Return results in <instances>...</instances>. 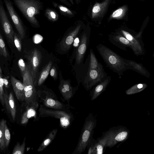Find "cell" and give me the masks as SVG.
Wrapping results in <instances>:
<instances>
[{
    "label": "cell",
    "mask_w": 154,
    "mask_h": 154,
    "mask_svg": "<svg viewBox=\"0 0 154 154\" xmlns=\"http://www.w3.org/2000/svg\"><path fill=\"white\" fill-rule=\"evenodd\" d=\"M4 97L5 106L7 110L11 116L13 121H14L16 116V109L14 99L12 92H11L8 95L6 91H4Z\"/></svg>",
    "instance_id": "obj_19"
},
{
    "label": "cell",
    "mask_w": 154,
    "mask_h": 154,
    "mask_svg": "<svg viewBox=\"0 0 154 154\" xmlns=\"http://www.w3.org/2000/svg\"><path fill=\"white\" fill-rule=\"evenodd\" d=\"M6 121L2 119L0 121V149L4 150L5 148L4 138V127Z\"/></svg>",
    "instance_id": "obj_27"
},
{
    "label": "cell",
    "mask_w": 154,
    "mask_h": 154,
    "mask_svg": "<svg viewBox=\"0 0 154 154\" xmlns=\"http://www.w3.org/2000/svg\"><path fill=\"white\" fill-rule=\"evenodd\" d=\"M107 76L103 66L96 69L87 70L83 82L85 89L88 91Z\"/></svg>",
    "instance_id": "obj_8"
},
{
    "label": "cell",
    "mask_w": 154,
    "mask_h": 154,
    "mask_svg": "<svg viewBox=\"0 0 154 154\" xmlns=\"http://www.w3.org/2000/svg\"><path fill=\"white\" fill-rule=\"evenodd\" d=\"M4 85L7 88H9V83L8 79L6 78H3Z\"/></svg>",
    "instance_id": "obj_38"
},
{
    "label": "cell",
    "mask_w": 154,
    "mask_h": 154,
    "mask_svg": "<svg viewBox=\"0 0 154 154\" xmlns=\"http://www.w3.org/2000/svg\"><path fill=\"white\" fill-rule=\"evenodd\" d=\"M125 8L122 7L117 9L113 12L111 17L113 18H118L122 17L125 14Z\"/></svg>",
    "instance_id": "obj_32"
},
{
    "label": "cell",
    "mask_w": 154,
    "mask_h": 154,
    "mask_svg": "<svg viewBox=\"0 0 154 154\" xmlns=\"http://www.w3.org/2000/svg\"><path fill=\"white\" fill-rule=\"evenodd\" d=\"M129 134L130 131L126 127L119 125L110 128L97 139L106 147L112 148L118 143L125 141Z\"/></svg>",
    "instance_id": "obj_3"
},
{
    "label": "cell",
    "mask_w": 154,
    "mask_h": 154,
    "mask_svg": "<svg viewBox=\"0 0 154 154\" xmlns=\"http://www.w3.org/2000/svg\"><path fill=\"white\" fill-rule=\"evenodd\" d=\"M50 73L51 76L55 80L57 79V71L54 66H53L51 69L50 71Z\"/></svg>",
    "instance_id": "obj_35"
},
{
    "label": "cell",
    "mask_w": 154,
    "mask_h": 154,
    "mask_svg": "<svg viewBox=\"0 0 154 154\" xmlns=\"http://www.w3.org/2000/svg\"><path fill=\"white\" fill-rule=\"evenodd\" d=\"M111 79V76H107L93 87L90 94L91 100H93L97 99L106 90L110 83Z\"/></svg>",
    "instance_id": "obj_15"
},
{
    "label": "cell",
    "mask_w": 154,
    "mask_h": 154,
    "mask_svg": "<svg viewBox=\"0 0 154 154\" xmlns=\"http://www.w3.org/2000/svg\"><path fill=\"white\" fill-rule=\"evenodd\" d=\"M85 32L82 35L76 54V62L79 64L82 61L88 47L89 36Z\"/></svg>",
    "instance_id": "obj_17"
},
{
    "label": "cell",
    "mask_w": 154,
    "mask_h": 154,
    "mask_svg": "<svg viewBox=\"0 0 154 154\" xmlns=\"http://www.w3.org/2000/svg\"><path fill=\"white\" fill-rule=\"evenodd\" d=\"M76 1H79V0H76Z\"/></svg>",
    "instance_id": "obj_41"
},
{
    "label": "cell",
    "mask_w": 154,
    "mask_h": 154,
    "mask_svg": "<svg viewBox=\"0 0 154 154\" xmlns=\"http://www.w3.org/2000/svg\"><path fill=\"white\" fill-rule=\"evenodd\" d=\"M147 86V84L146 83L136 84L127 90L125 92L127 95L134 94L142 91Z\"/></svg>",
    "instance_id": "obj_26"
},
{
    "label": "cell",
    "mask_w": 154,
    "mask_h": 154,
    "mask_svg": "<svg viewBox=\"0 0 154 154\" xmlns=\"http://www.w3.org/2000/svg\"><path fill=\"white\" fill-rule=\"evenodd\" d=\"M26 64V70L22 75L24 86V106L39 103L37 92L35 87L31 72L28 65Z\"/></svg>",
    "instance_id": "obj_6"
},
{
    "label": "cell",
    "mask_w": 154,
    "mask_h": 154,
    "mask_svg": "<svg viewBox=\"0 0 154 154\" xmlns=\"http://www.w3.org/2000/svg\"><path fill=\"white\" fill-rule=\"evenodd\" d=\"M15 6L25 17L33 26L38 27L39 24L36 15L40 12L41 5L36 0H12Z\"/></svg>",
    "instance_id": "obj_4"
},
{
    "label": "cell",
    "mask_w": 154,
    "mask_h": 154,
    "mask_svg": "<svg viewBox=\"0 0 154 154\" xmlns=\"http://www.w3.org/2000/svg\"><path fill=\"white\" fill-rule=\"evenodd\" d=\"M6 8L14 24L21 39L25 37V30L23 23L16 12L11 0H3Z\"/></svg>",
    "instance_id": "obj_11"
},
{
    "label": "cell",
    "mask_w": 154,
    "mask_h": 154,
    "mask_svg": "<svg viewBox=\"0 0 154 154\" xmlns=\"http://www.w3.org/2000/svg\"><path fill=\"white\" fill-rule=\"evenodd\" d=\"M108 39L113 45L120 49L126 51L127 48L131 49L132 47L131 43L124 37L118 32L111 34L108 35Z\"/></svg>",
    "instance_id": "obj_14"
},
{
    "label": "cell",
    "mask_w": 154,
    "mask_h": 154,
    "mask_svg": "<svg viewBox=\"0 0 154 154\" xmlns=\"http://www.w3.org/2000/svg\"><path fill=\"white\" fill-rule=\"evenodd\" d=\"M24 57L27 60L28 65L33 77L35 85H36V77L42 60L41 52L37 48L25 50Z\"/></svg>",
    "instance_id": "obj_9"
},
{
    "label": "cell",
    "mask_w": 154,
    "mask_h": 154,
    "mask_svg": "<svg viewBox=\"0 0 154 154\" xmlns=\"http://www.w3.org/2000/svg\"><path fill=\"white\" fill-rule=\"evenodd\" d=\"M81 27V25L80 24L78 25L65 36L60 43V47L62 50L65 51L69 49Z\"/></svg>",
    "instance_id": "obj_18"
},
{
    "label": "cell",
    "mask_w": 154,
    "mask_h": 154,
    "mask_svg": "<svg viewBox=\"0 0 154 154\" xmlns=\"http://www.w3.org/2000/svg\"><path fill=\"white\" fill-rule=\"evenodd\" d=\"M63 99L69 104L70 100L75 93L77 88L73 87L69 80H61L58 86Z\"/></svg>",
    "instance_id": "obj_13"
},
{
    "label": "cell",
    "mask_w": 154,
    "mask_h": 154,
    "mask_svg": "<svg viewBox=\"0 0 154 154\" xmlns=\"http://www.w3.org/2000/svg\"><path fill=\"white\" fill-rule=\"evenodd\" d=\"M39 103L49 108L69 109V104H65L59 101L55 94L51 89L44 88L37 91Z\"/></svg>",
    "instance_id": "obj_7"
},
{
    "label": "cell",
    "mask_w": 154,
    "mask_h": 154,
    "mask_svg": "<svg viewBox=\"0 0 154 154\" xmlns=\"http://www.w3.org/2000/svg\"><path fill=\"white\" fill-rule=\"evenodd\" d=\"M18 65L20 70L21 75L25 72L27 69V64H26L22 59H19L18 62Z\"/></svg>",
    "instance_id": "obj_34"
},
{
    "label": "cell",
    "mask_w": 154,
    "mask_h": 154,
    "mask_svg": "<svg viewBox=\"0 0 154 154\" xmlns=\"http://www.w3.org/2000/svg\"><path fill=\"white\" fill-rule=\"evenodd\" d=\"M57 131V129L56 128L52 130L49 133L38 148L37 152L43 151L52 143L55 139Z\"/></svg>",
    "instance_id": "obj_24"
},
{
    "label": "cell",
    "mask_w": 154,
    "mask_h": 154,
    "mask_svg": "<svg viewBox=\"0 0 154 154\" xmlns=\"http://www.w3.org/2000/svg\"><path fill=\"white\" fill-rule=\"evenodd\" d=\"M11 82L17 99L23 103L24 86L23 83L12 76H11Z\"/></svg>",
    "instance_id": "obj_21"
},
{
    "label": "cell",
    "mask_w": 154,
    "mask_h": 154,
    "mask_svg": "<svg viewBox=\"0 0 154 154\" xmlns=\"http://www.w3.org/2000/svg\"><path fill=\"white\" fill-rule=\"evenodd\" d=\"M96 48L106 66L117 73L121 78L123 72L127 70L123 57L102 44H99Z\"/></svg>",
    "instance_id": "obj_1"
},
{
    "label": "cell",
    "mask_w": 154,
    "mask_h": 154,
    "mask_svg": "<svg viewBox=\"0 0 154 154\" xmlns=\"http://www.w3.org/2000/svg\"><path fill=\"white\" fill-rule=\"evenodd\" d=\"M109 0H105L101 3H96L94 6L92 11V17L94 18L102 15L107 7Z\"/></svg>",
    "instance_id": "obj_23"
},
{
    "label": "cell",
    "mask_w": 154,
    "mask_h": 154,
    "mask_svg": "<svg viewBox=\"0 0 154 154\" xmlns=\"http://www.w3.org/2000/svg\"><path fill=\"white\" fill-rule=\"evenodd\" d=\"M126 70H132L140 75L149 78L150 75L149 72L143 66L142 63H138L133 60L123 58Z\"/></svg>",
    "instance_id": "obj_16"
},
{
    "label": "cell",
    "mask_w": 154,
    "mask_h": 154,
    "mask_svg": "<svg viewBox=\"0 0 154 154\" xmlns=\"http://www.w3.org/2000/svg\"><path fill=\"white\" fill-rule=\"evenodd\" d=\"M3 93L0 88V102L3 106H5V102L3 96Z\"/></svg>",
    "instance_id": "obj_37"
},
{
    "label": "cell",
    "mask_w": 154,
    "mask_h": 154,
    "mask_svg": "<svg viewBox=\"0 0 154 154\" xmlns=\"http://www.w3.org/2000/svg\"><path fill=\"white\" fill-rule=\"evenodd\" d=\"M117 32L124 37L131 43L132 50L135 55L138 56L145 54L144 44L142 38L138 37L137 34L123 29Z\"/></svg>",
    "instance_id": "obj_10"
},
{
    "label": "cell",
    "mask_w": 154,
    "mask_h": 154,
    "mask_svg": "<svg viewBox=\"0 0 154 154\" xmlns=\"http://www.w3.org/2000/svg\"><path fill=\"white\" fill-rule=\"evenodd\" d=\"M61 2H62L63 3L65 4V5L69 6H70L71 5L68 2L67 0H59Z\"/></svg>",
    "instance_id": "obj_39"
},
{
    "label": "cell",
    "mask_w": 154,
    "mask_h": 154,
    "mask_svg": "<svg viewBox=\"0 0 154 154\" xmlns=\"http://www.w3.org/2000/svg\"><path fill=\"white\" fill-rule=\"evenodd\" d=\"M20 38H21L19 35L14 32V42L16 48L19 52L21 51L22 48Z\"/></svg>",
    "instance_id": "obj_33"
},
{
    "label": "cell",
    "mask_w": 154,
    "mask_h": 154,
    "mask_svg": "<svg viewBox=\"0 0 154 154\" xmlns=\"http://www.w3.org/2000/svg\"><path fill=\"white\" fill-rule=\"evenodd\" d=\"M60 9L62 11L69 15H73L72 12L67 8L60 5L59 6Z\"/></svg>",
    "instance_id": "obj_36"
},
{
    "label": "cell",
    "mask_w": 154,
    "mask_h": 154,
    "mask_svg": "<svg viewBox=\"0 0 154 154\" xmlns=\"http://www.w3.org/2000/svg\"><path fill=\"white\" fill-rule=\"evenodd\" d=\"M46 14L48 19L52 21H55L58 19L57 14L53 10L47 9L46 11Z\"/></svg>",
    "instance_id": "obj_31"
},
{
    "label": "cell",
    "mask_w": 154,
    "mask_h": 154,
    "mask_svg": "<svg viewBox=\"0 0 154 154\" xmlns=\"http://www.w3.org/2000/svg\"><path fill=\"white\" fill-rule=\"evenodd\" d=\"M4 138L5 148H7L10 143L11 140L10 132L6 124V122H5L4 127Z\"/></svg>",
    "instance_id": "obj_29"
},
{
    "label": "cell",
    "mask_w": 154,
    "mask_h": 154,
    "mask_svg": "<svg viewBox=\"0 0 154 154\" xmlns=\"http://www.w3.org/2000/svg\"><path fill=\"white\" fill-rule=\"evenodd\" d=\"M38 116L40 118L52 117L59 120L60 126L63 129L68 128L74 119L69 109L61 110L46 108L39 104Z\"/></svg>",
    "instance_id": "obj_5"
},
{
    "label": "cell",
    "mask_w": 154,
    "mask_h": 154,
    "mask_svg": "<svg viewBox=\"0 0 154 154\" xmlns=\"http://www.w3.org/2000/svg\"><path fill=\"white\" fill-rule=\"evenodd\" d=\"M0 55L5 57L8 56V53L6 50L5 44L3 39L0 33Z\"/></svg>",
    "instance_id": "obj_30"
},
{
    "label": "cell",
    "mask_w": 154,
    "mask_h": 154,
    "mask_svg": "<svg viewBox=\"0 0 154 154\" xmlns=\"http://www.w3.org/2000/svg\"><path fill=\"white\" fill-rule=\"evenodd\" d=\"M105 147L97 139L95 140L92 138L87 146L88 154H103Z\"/></svg>",
    "instance_id": "obj_22"
},
{
    "label": "cell",
    "mask_w": 154,
    "mask_h": 154,
    "mask_svg": "<svg viewBox=\"0 0 154 154\" xmlns=\"http://www.w3.org/2000/svg\"><path fill=\"white\" fill-rule=\"evenodd\" d=\"M26 145L25 138L23 140L22 143L20 144L17 143L14 146L12 154H23L24 153Z\"/></svg>",
    "instance_id": "obj_28"
},
{
    "label": "cell",
    "mask_w": 154,
    "mask_h": 154,
    "mask_svg": "<svg viewBox=\"0 0 154 154\" xmlns=\"http://www.w3.org/2000/svg\"><path fill=\"white\" fill-rule=\"evenodd\" d=\"M24 106L25 110L21 118V123L26 124L29 119L32 117L34 118L35 120H38L39 119V118L38 117L37 115V110L39 106L38 103Z\"/></svg>",
    "instance_id": "obj_20"
},
{
    "label": "cell",
    "mask_w": 154,
    "mask_h": 154,
    "mask_svg": "<svg viewBox=\"0 0 154 154\" xmlns=\"http://www.w3.org/2000/svg\"><path fill=\"white\" fill-rule=\"evenodd\" d=\"M72 3V4H74L73 0H69Z\"/></svg>",
    "instance_id": "obj_40"
},
{
    "label": "cell",
    "mask_w": 154,
    "mask_h": 154,
    "mask_svg": "<svg viewBox=\"0 0 154 154\" xmlns=\"http://www.w3.org/2000/svg\"><path fill=\"white\" fill-rule=\"evenodd\" d=\"M0 21L5 35L9 42L13 44L14 32L2 5L0 4Z\"/></svg>",
    "instance_id": "obj_12"
},
{
    "label": "cell",
    "mask_w": 154,
    "mask_h": 154,
    "mask_svg": "<svg viewBox=\"0 0 154 154\" xmlns=\"http://www.w3.org/2000/svg\"><path fill=\"white\" fill-rule=\"evenodd\" d=\"M97 121L92 113L88 115L85 120L77 146L72 154H81L85 151L92 138Z\"/></svg>",
    "instance_id": "obj_2"
},
{
    "label": "cell",
    "mask_w": 154,
    "mask_h": 154,
    "mask_svg": "<svg viewBox=\"0 0 154 154\" xmlns=\"http://www.w3.org/2000/svg\"><path fill=\"white\" fill-rule=\"evenodd\" d=\"M52 65V62L50 61L43 68L36 83L38 86L42 85L48 77Z\"/></svg>",
    "instance_id": "obj_25"
}]
</instances>
